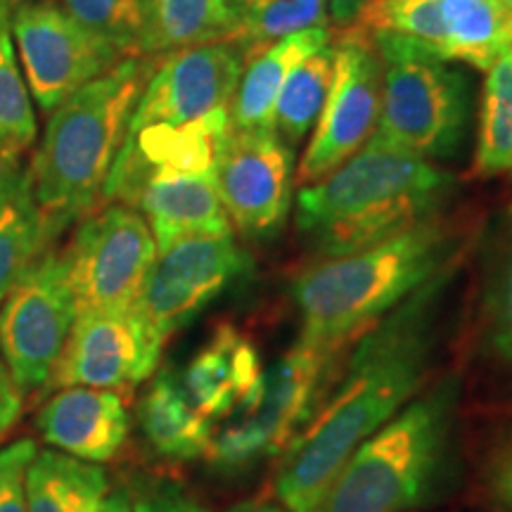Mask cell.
<instances>
[{
  "instance_id": "cell-1",
  "label": "cell",
  "mask_w": 512,
  "mask_h": 512,
  "mask_svg": "<svg viewBox=\"0 0 512 512\" xmlns=\"http://www.w3.org/2000/svg\"><path fill=\"white\" fill-rule=\"evenodd\" d=\"M467 252L354 339L316 415L280 456L273 489L287 512L316 508L351 453L434 380Z\"/></svg>"
},
{
  "instance_id": "cell-2",
  "label": "cell",
  "mask_w": 512,
  "mask_h": 512,
  "mask_svg": "<svg viewBox=\"0 0 512 512\" xmlns=\"http://www.w3.org/2000/svg\"><path fill=\"white\" fill-rule=\"evenodd\" d=\"M458 190L437 162L370 143L294 197V226L318 259H335L444 216Z\"/></svg>"
},
{
  "instance_id": "cell-3",
  "label": "cell",
  "mask_w": 512,
  "mask_h": 512,
  "mask_svg": "<svg viewBox=\"0 0 512 512\" xmlns=\"http://www.w3.org/2000/svg\"><path fill=\"white\" fill-rule=\"evenodd\" d=\"M470 247L465 230L439 216L380 245L320 259L292 280L299 342L342 349Z\"/></svg>"
},
{
  "instance_id": "cell-4",
  "label": "cell",
  "mask_w": 512,
  "mask_h": 512,
  "mask_svg": "<svg viewBox=\"0 0 512 512\" xmlns=\"http://www.w3.org/2000/svg\"><path fill=\"white\" fill-rule=\"evenodd\" d=\"M463 377L437 375L351 453L311 512H413L456 475Z\"/></svg>"
},
{
  "instance_id": "cell-5",
  "label": "cell",
  "mask_w": 512,
  "mask_h": 512,
  "mask_svg": "<svg viewBox=\"0 0 512 512\" xmlns=\"http://www.w3.org/2000/svg\"><path fill=\"white\" fill-rule=\"evenodd\" d=\"M155 60H121L50 112L29 178L55 235L100 204Z\"/></svg>"
},
{
  "instance_id": "cell-6",
  "label": "cell",
  "mask_w": 512,
  "mask_h": 512,
  "mask_svg": "<svg viewBox=\"0 0 512 512\" xmlns=\"http://www.w3.org/2000/svg\"><path fill=\"white\" fill-rule=\"evenodd\" d=\"M363 34L382 67V107L373 143L430 162L456 157L472 117L470 76L408 38Z\"/></svg>"
},
{
  "instance_id": "cell-7",
  "label": "cell",
  "mask_w": 512,
  "mask_h": 512,
  "mask_svg": "<svg viewBox=\"0 0 512 512\" xmlns=\"http://www.w3.org/2000/svg\"><path fill=\"white\" fill-rule=\"evenodd\" d=\"M60 256L76 316L128 309L136 304L155 264L157 242L136 209L107 202V207L83 216Z\"/></svg>"
},
{
  "instance_id": "cell-8",
  "label": "cell",
  "mask_w": 512,
  "mask_h": 512,
  "mask_svg": "<svg viewBox=\"0 0 512 512\" xmlns=\"http://www.w3.org/2000/svg\"><path fill=\"white\" fill-rule=\"evenodd\" d=\"M356 27L408 38L479 72L512 48V12L503 0H368Z\"/></svg>"
},
{
  "instance_id": "cell-9",
  "label": "cell",
  "mask_w": 512,
  "mask_h": 512,
  "mask_svg": "<svg viewBox=\"0 0 512 512\" xmlns=\"http://www.w3.org/2000/svg\"><path fill=\"white\" fill-rule=\"evenodd\" d=\"M74 320L62 256L48 247L0 302V356L19 394L48 389Z\"/></svg>"
},
{
  "instance_id": "cell-10",
  "label": "cell",
  "mask_w": 512,
  "mask_h": 512,
  "mask_svg": "<svg viewBox=\"0 0 512 512\" xmlns=\"http://www.w3.org/2000/svg\"><path fill=\"white\" fill-rule=\"evenodd\" d=\"M335 76L309 145L297 164V185H311L366 147L382 107V67L370 38L351 27L335 43Z\"/></svg>"
},
{
  "instance_id": "cell-11",
  "label": "cell",
  "mask_w": 512,
  "mask_h": 512,
  "mask_svg": "<svg viewBox=\"0 0 512 512\" xmlns=\"http://www.w3.org/2000/svg\"><path fill=\"white\" fill-rule=\"evenodd\" d=\"M10 24L24 81L41 112L50 114L86 83L128 60L79 27L57 0L19 5L10 12Z\"/></svg>"
},
{
  "instance_id": "cell-12",
  "label": "cell",
  "mask_w": 512,
  "mask_h": 512,
  "mask_svg": "<svg viewBox=\"0 0 512 512\" xmlns=\"http://www.w3.org/2000/svg\"><path fill=\"white\" fill-rule=\"evenodd\" d=\"M214 181L233 230L247 240H268L285 228L294 207V150L273 128H228L214 164Z\"/></svg>"
},
{
  "instance_id": "cell-13",
  "label": "cell",
  "mask_w": 512,
  "mask_h": 512,
  "mask_svg": "<svg viewBox=\"0 0 512 512\" xmlns=\"http://www.w3.org/2000/svg\"><path fill=\"white\" fill-rule=\"evenodd\" d=\"M247 266V254L238 247L233 233L174 242L157 252L136 309L166 342L214 304Z\"/></svg>"
},
{
  "instance_id": "cell-14",
  "label": "cell",
  "mask_w": 512,
  "mask_h": 512,
  "mask_svg": "<svg viewBox=\"0 0 512 512\" xmlns=\"http://www.w3.org/2000/svg\"><path fill=\"white\" fill-rule=\"evenodd\" d=\"M164 339L136 309L79 313L48 389L91 387L128 392L155 375Z\"/></svg>"
},
{
  "instance_id": "cell-15",
  "label": "cell",
  "mask_w": 512,
  "mask_h": 512,
  "mask_svg": "<svg viewBox=\"0 0 512 512\" xmlns=\"http://www.w3.org/2000/svg\"><path fill=\"white\" fill-rule=\"evenodd\" d=\"M245 57L247 48L240 41L207 43L157 57L128 133L157 124L181 126L228 112Z\"/></svg>"
},
{
  "instance_id": "cell-16",
  "label": "cell",
  "mask_w": 512,
  "mask_h": 512,
  "mask_svg": "<svg viewBox=\"0 0 512 512\" xmlns=\"http://www.w3.org/2000/svg\"><path fill=\"white\" fill-rule=\"evenodd\" d=\"M114 202L133 207L143 216L157 242V252L188 238L233 233L216 190L214 171H150L124 185Z\"/></svg>"
},
{
  "instance_id": "cell-17",
  "label": "cell",
  "mask_w": 512,
  "mask_h": 512,
  "mask_svg": "<svg viewBox=\"0 0 512 512\" xmlns=\"http://www.w3.org/2000/svg\"><path fill=\"white\" fill-rule=\"evenodd\" d=\"M178 377L197 411L209 420H223L256 411L266 370L252 339L226 323L214 330Z\"/></svg>"
},
{
  "instance_id": "cell-18",
  "label": "cell",
  "mask_w": 512,
  "mask_h": 512,
  "mask_svg": "<svg viewBox=\"0 0 512 512\" xmlns=\"http://www.w3.org/2000/svg\"><path fill=\"white\" fill-rule=\"evenodd\" d=\"M337 358L339 349L297 339V344L266 370L264 394L252 413L271 441L273 458L283 456L316 415L337 373Z\"/></svg>"
},
{
  "instance_id": "cell-19",
  "label": "cell",
  "mask_w": 512,
  "mask_h": 512,
  "mask_svg": "<svg viewBox=\"0 0 512 512\" xmlns=\"http://www.w3.org/2000/svg\"><path fill=\"white\" fill-rule=\"evenodd\" d=\"M36 427L53 451L102 465L126 444L131 420L119 392L64 387L43 403Z\"/></svg>"
},
{
  "instance_id": "cell-20",
  "label": "cell",
  "mask_w": 512,
  "mask_h": 512,
  "mask_svg": "<svg viewBox=\"0 0 512 512\" xmlns=\"http://www.w3.org/2000/svg\"><path fill=\"white\" fill-rule=\"evenodd\" d=\"M475 351L482 368L512 389V209L486 240L479 268Z\"/></svg>"
},
{
  "instance_id": "cell-21",
  "label": "cell",
  "mask_w": 512,
  "mask_h": 512,
  "mask_svg": "<svg viewBox=\"0 0 512 512\" xmlns=\"http://www.w3.org/2000/svg\"><path fill=\"white\" fill-rule=\"evenodd\" d=\"M330 27L302 31L268 46L249 50L238 88L230 102L228 121L235 131H264L273 126V110L292 69L316 50L330 46Z\"/></svg>"
},
{
  "instance_id": "cell-22",
  "label": "cell",
  "mask_w": 512,
  "mask_h": 512,
  "mask_svg": "<svg viewBox=\"0 0 512 512\" xmlns=\"http://www.w3.org/2000/svg\"><path fill=\"white\" fill-rule=\"evenodd\" d=\"M138 425L152 453L176 463L207 456L214 437V420L197 411L174 368L152 375L138 401Z\"/></svg>"
},
{
  "instance_id": "cell-23",
  "label": "cell",
  "mask_w": 512,
  "mask_h": 512,
  "mask_svg": "<svg viewBox=\"0 0 512 512\" xmlns=\"http://www.w3.org/2000/svg\"><path fill=\"white\" fill-rule=\"evenodd\" d=\"M55 238L22 159L0 162V302Z\"/></svg>"
},
{
  "instance_id": "cell-24",
  "label": "cell",
  "mask_w": 512,
  "mask_h": 512,
  "mask_svg": "<svg viewBox=\"0 0 512 512\" xmlns=\"http://www.w3.org/2000/svg\"><path fill=\"white\" fill-rule=\"evenodd\" d=\"M24 489L27 512H95L110 491V479L102 465L48 448L36 451Z\"/></svg>"
},
{
  "instance_id": "cell-25",
  "label": "cell",
  "mask_w": 512,
  "mask_h": 512,
  "mask_svg": "<svg viewBox=\"0 0 512 512\" xmlns=\"http://www.w3.org/2000/svg\"><path fill=\"white\" fill-rule=\"evenodd\" d=\"M235 41L226 0H147L145 57Z\"/></svg>"
},
{
  "instance_id": "cell-26",
  "label": "cell",
  "mask_w": 512,
  "mask_h": 512,
  "mask_svg": "<svg viewBox=\"0 0 512 512\" xmlns=\"http://www.w3.org/2000/svg\"><path fill=\"white\" fill-rule=\"evenodd\" d=\"M335 76V46H325L306 57L287 76L273 110V131L287 147L302 145L313 131L328 100Z\"/></svg>"
},
{
  "instance_id": "cell-27",
  "label": "cell",
  "mask_w": 512,
  "mask_h": 512,
  "mask_svg": "<svg viewBox=\"0 0 512 512\" xmlns=\"http://www.w3.org/2000/svg\"><path fill=\"white\" fill-rule=\"evenodd\" d=\"M472 174L477 178L512 174V48L486 69Z\"/></svg>"
},
{
  "instance_id": "cell-28",
  "label": "cell",
  "mask_w": 512,
  "mask_h": 512,
  "mask_svg": "<svg viewBox=\"0 0 512 512\" xmlns=\"http://www.w3.org/2000/svg\"><path fill=\"white\" fill-rule=\"evenodd\" d=\"M10 0H0V162H19L36 140L34 100L19 67Z\"/></svg>"
},
{
  "instance_id": "cell-29",
  "label": "cell",
  "mask_w": 512,
  "mask_h": 512,
  "mask_svg": "<svg viewBox=\"0 0 512 512\" xmlns=\"http://www.w3.org/2000/svg\"><path fill=\"white\" fill-rule=\"evenodd\" d=\"M235 41L249 50L268 46L302 31L328 27L325 0H226Z\"/></svg>"
},
{
  "instance_id": "cell-30",
  "label": "cell",
  "mask_w": 512,
  "mask_h": 512,
  "mask_svg": "<svg viewBox=\"0 0 512 512\" xmlns=\"http://www.w3.org/2000/svg\"><path fill=\"white\" fill-rule=\"evenodd\" d=\"M88 34L121 57H145L147 0H57Z\"/></svg>"
},
{
  "instance_id": "cell-31",
  "label": "cell",
  "mask_w": 512,
  "mask_h": 512,
  "mask_svg": "<svg viewBox=\"0 0 512 512\" xmlns=\"http://www.w3.org/2000/svg\"><path fill=\"white\" fill-rule=\"evenodd\" d=\"M211 465L221 472L247 470L261 460L273 458L271 441L254 413H235L221 427L214 430L207 456Z\"/></svg>"
},
{
  "instance_id": "cell-32",
  "label": "cell",
  "mask_w": 512,
  "mask_h": 512,
  "mask_svg": "<svg viewBox=\"0 0 512 512\" xmlns=\"http://www.w3.org/2000/svg\"><path fill=\"white\" fill-rule=\"evenodd\" d=\"M479 489L498 512H512V420L486 446L479 463Z\"/></svg>"
},
{
  "instance_id": "cell-33",
  "label": "cell",
  "mask_w": 512,
  "mask_h": 512,
  "mask_svg": "<svg viewBox=\"0 0 512 512\" xmlns=\"http://www.w3.org/2000/svg\"><path fill=\"white\" fill-rule=\"evenodd\" d=\"M36 451L34 439H17L0 448V512H27L24 479Z\"/></svg>"
},
{
  "instance_id": "cell-34",
  "label": "cell",
  "mask_w": 512,
  "mask_h": 512,
  "mask_svg": "<svg viewBox=\"0 0 512 512\" xmlns=\"http://www.w3.org/2000/svg\"><path fill=\"white\" fill-rule=\"evenodd\" d=\"M128 494L133 512H209L171 479H138Z\"/></svg>"
},
{
  "instance_id": "cell-35",
  "label": "cell",
  "mask_w": 512,
  "mask_h": 512,
  "mask_svg": "<svg viewBox=\"0 0 512 512\" xmlns=\"http://www.w3.org/2000/svg\"><path fill=\"white\" fill-rule=\"evenodd\" d=\"M19 413H22V394H19L17 384L12 382L10 370L0 356V437L12 430Z\"/></svg>"
},
{
  "instance_id": "cell-36",
  "label": "cell",
  "mask_w": 512,
  "mask_h": 512,
  "mask_svg": "<svg viewBox=\"0 0 512 512\" xmlns=\"http://www.w3.org/2000/svg\"><path fill=\"white\" fill-rule=\"evenodd\" d=\"M325 3H328L330 22H335L342 29H351L356 27L358 17H361L368 0H325Z\"/></svg>"
},
{
  "instance_id": "cell-37",
  "label": "cell",
  "mask_w": 512,
  "mask_h": 512,
  "mask_svg": "<svg viewBox=\"0 0 512 512\" xmlns=\"http://www.w3.org/2000/svg\"><path fill=\"white\" fill-rule=\"evenodd\" d=\"M95 512H133L131 494H128V489L107 491V496L102 498Z\"/></svg>"
},
{
  "instance_id": "cell-38",
  "label": "cell",
  "mask_w": 512,
  "mask_h": 512,
  "mask_svg": "<svg viewBox=\"0 0 512 512\" xmlns=\"http://www.w3.org/2000/svg\"><path fill=\"white\" fill-rule=\"evenodd\" d=\"M226 512H287L283 508V503L275 498H252V501H242V503H235L233 508H228Z\"/></svg>"
},
{
  "instance_id": "cell-39",
  "label": "cell",
  "mask_w": 512,
  "mask_h": 512,
  "mask_svg": "<svg viewBox=\"0 0 512 512\" xmlns=\"http://www.w3.org/2000/svg\"><path fill=\"white\" fill-rule=\"evenodd\" d=\"M29 3H41V0H10V8L15 10L19 5H29Z\"/></svg>"
},
{
  "instance_id": "cell-40",
  "label": "cell",
  "mask_w": 512,
  "mask_h": 512,
  "mask_svg": "<svg viewBox=\"0 0 512 512\" xmlns=\"http://www.w3.org/2000/svg\"><path fill=\"white\" fill-rule=\"evenodd\" d=\"M503 3H505V5H508V10L512 12V0H503Z\"/></svg>"
}]
</instances>
